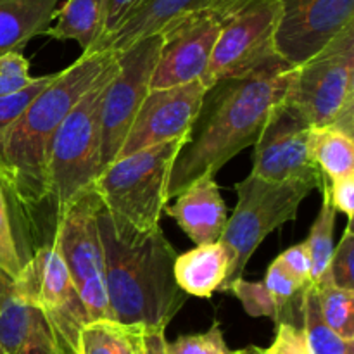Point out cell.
<instances>
[{
    "mask_svg": "<svg viewBox=\"0 0 354 354\" xmlns=\"http://www.w3.org/2000/svg\"><path fill=\"white\" fill-rule=\"evenodd\" d=\"M290 71L263 78L234 80L214 85L216 95L201 109L173 162L168 199L178 196L203 176H214L232 158L251 147L261 135L270 114L286 100Z\"/></svg>",
    "mask_w": 354,
    "mask_h": 354,
    "instance_id": "6da1fadb",
    "label": "cell"
},
{
    "mask_svg": "<svg viewBox=\"0 0 354 354\" xmlns=\"http://www.w3.org/2000/svg\"><path fill=\"white\" fill-rule=\"evenodd\" d=\"M116 57V52H83L71 66L55 73L7 131L0 147V178L28 216L47 201L48 149L59 124Z\"/></svg>",
    "mask_w": 354,
    "mask_h": 354,
    "instance_id": "7a4b0ae2",
    "label": "cell"
},
{
    "mask_svg": "<svg viewBox=\"0 0 354 354\" xmlns=\"http://www.w3.org/2000/svg\"><path fill=\"white\" fill-rule=\"evenodd\" d=\"M97 227L106 263L109 320L123 327L165 330L182 310L187 294L173 275L176 252L162 228L147 235L120 232L102 206Z\"/></svg>",
    "mask_w": 354,
    "mask_h": 354,
    "instance_id": "3957f363",
    "label": "cell"
},
{
    "mask_svg": "<svg viewBox=\"0 0 354 354\" xmlns=\"http://www.w3.org/2000/svg\"><path fill=\"white\" fill-rule=\"evenodd\" d=\"M187 140L189 137L176 138L138 151L100 171L93 192L118 230L147 235L161 228L173 162Z\"/></svg>",
    "mask_w": 354,
    "mask_h": 354,
    "instance_id": "277c9868",
    "label": "cell"
},
{
    "mask_svg": "<svg viewBox=\"0 0 354 354\" xmlns=\"http://www.w3.org/2000/svg\"><path fill=\"white\" fill-rule=\"evenodd\" d=\"M118 71V57L59 124L48 149L47 201L55 220L75 201L92 192L102 161V104Z\"/></svg>",
    "mask_w": 354,
    "mask_h": 354,
    "instance_id": "5b68a950",
    "label": "cell"
},
{
    "mask_svg": "<svg viewBox=\"0 0 354 354\" xmlns=\"http://www.w3.org/2000/svg\"><path fill=\"white\" fill-rule=\"evenodd\" d=\"M221 28L201 78L207 90L223 82L263 78L289 71L275 47L280 0H223Z\"/></svg>",
    "mask_w": 354,
    "mask_h": 354,
    "instance_id": "8992f818",
    "label": "cell"
},
{
    "mask_svg": "<svg viewBox=\"0 0 354 354\" xmlns=\"http://www.w3.org/2000/svg\"><path fill=\"white\" fill-rule=\"evenodd\" d=\"M283 102L311 128L354 133V24L290 71Z\"/></svg>",
    "mask_w": 354,
    "mask_h": 354,
    "instance_id": "52a82bcc",
    "label": "cell"
},
{
    "mask_svg": "<svg viewBox=\"0 0 354 354\" xmlns=\"http://www.w3.org/2000/svg\"><path fill=\"white\" fill-rule=\"evenodd\" d=\"M315 189L306 182H268L254 175L235 183L237 204L218 241L230 258L227 280L220 290L241 279L251 256L273 230L296 220L301 204Z\"/></svg>",
    "mask_w": 354,
    "mask_h": 354,
    "instance_id": "ba28073f",
    "label": "cell"
},
{
    "mask_svg": "<svg viewBox=\"0 0 354 354\" xmlns=\"http://www.w3.org/2000/svg\"><path fill=\"white\" fill-rule=\"evenodd\" d=\"M99 207L100 201L93 190L82 196L55 220L52 239L85 304L90 322L109 320L106 263L97 227Z\"/></svg>",
    "mask_w": 354,
    "mask_h": 354,
    "instance_id": "9c48e42d",
    "label": "cell"
},
{
    "mask_svg": "<svg viewBox=\"0 0 354 354\" xmlns=\"http://www.w3.org/2000/svg\"><path fill=\"white\" fill-rule=\"evenodd\" d=\"M161 50V35L142 38L118 52V71L107 85L102 104L100 171L116 161L124 137L151 92V80Z\"/></svg>",
    "mask_w": 354,
    "mask_h": 354,
    "instance_id": "30bf717a",
    "label": "cell"
},
{
    "mask_svg": "<svg viewBox=\"0 0 354 354\" xmlns=\"http://www.w3.org/2000/svg\"><path fill=\"white\" fill-rule=\"evenodd\" d=\"M19 279L50 330L76 353L80 332L90 324V318L52 242L28 258Z\"/></svg>",
    "mask_w": 354,
    "mask_h": 354,
    "instance_id": "8fae6325",
    "label": "cell"
},
{
    "mask_svg": "<svg viewBox=\"0 0 354 354\" xmlns=\"http://www.w3.org/2000/svg\"><path fill=\"white\" fill-rule=\"evenodd\" d=\"M220 3L176 17L158 33L161 35V50L151 80V90L201 82L220 35Z\"/></svg>",
    "mask_w": 354,
    "mask_h": 354,
    "instance_id": "7c38bea8",
    "label": "cell"
},
{
    "mask_svg": "<svg viewBox=\"0 0 354 354\" xmlns=\"http://www.w3.org/2000/svg\"><path fill=\"white\" fill-rule=\"evenodd\" d=\"M311 127L286 102L270 114L254 144L251 175L268 182H306L322 189L324 175L310 154Z\"/></svg>",
    "mask_w": 354,
    "mask_h": 354,
    "instance_id": "4fadbf2b",
    "label": "cell"
},
{
    "mask_svg": "<svg viewBox=\"0 0 354 354\" xmlns=\"http://www.w3.org/2000/svg\"><path fill=\"white\" fill-rule=\"evenodd\" d=\"M354 24V0H280L275 47L297 68Z\"/></svg>",
    "mask_w": 354,
    "mask_h": 354,
    "instance_id": "5bb4252c",
    "label": "cell"
},
{
    "mask_svg": "<svg viewBox=\"0 0 354 354\" xmlns=\"http://www.w3.org/2000/svg\"><path fill=\"white\" fill-rule=\"evenodd\" d=\"M206 93L207 88L201 82L151 90L142 102L116 159L189 137L203 109Z\"/></svg>",
    "mask_w": 354,
    "mask_h": 354,
    "instance_id": "9a60e30c",
    "label": "cell"
},
{
    "mask_svg": "<svg viewBox=\"0 0 354 354\" xmlns=\"http://www.w3.org/2000/svg\"><path fill=\"white\" fill-rule=\"evenodd\" d=\"M165 213L171 216L196 245L214 244L227 227V204L214 176H203L175 197Z\"/></svg>",
    "mask_w": 354,
    "mask_h": 354,
    "instance_id": "2e32d148",
    "label": "cell"
},
{
    "mask_svg": "<svg viewBox=\"0 0 354 354\" xmlns=\"http://www.w3.org/2000/svg\"><path fill=\"white\" fill-rule=\"evenodd\" d=\"M223 0H144L120 26L104 35L88 52H121L142 38L161 33L176 17L216 7Z\"/></svg>",
    "mask_w": 354,
    "mask_h": 354,
    "instance_id": "e0dca14e",
    "label": "cell"
},
{
    "mask_svg": "<svg viewBox=\"0 0 354 354\" xmlns=\"http://www.w3.org/2000/svg\"><path fill=\"white\" fill-rule=\"evenodd\" d=\"M41 322L19 277L12 279L0 270V353L19 354Z\"/></svg>",
    "mask_w": 354,
    "mask_h": 354,
    "instance_id": "ac0fdd59",
    "label": "cell"
},
{
    "mask_svg": "<svg viewBox=\"0 0 354 354\" xmlns=\"http://www.w3.org/2000/svg\"><path fill=\"white\" fill-rule=\"evenodd\" d=\"M228 266V252L220 242H214L176 256L173 275L178 289L187 296L211 297L227 280Z\"/></svg>",
    "mask_w": 354,
    "mask_h": 354,
    "instance_id": "d6986e66",
    "label": "cell"
},
{
    "mask_svg": "<svg viewBox=\"0 0 354 354\" xmlns=\"http://www.w3.org/2000/svg\"><path fill=\"white\" fill-rule=\"evenodd\" d=\"M61 0H0V55L21 52L31 38L44 35Z\"/></svg>",
    "mask_w": 354,
    "mask_h": 354,
    "instance_id": "ffe728a7",
    "label": "cell"
},
{
    "mask_svg": "<svg viewBox=\"0 0 354 354\" xmlns=\"http://www.w3.org/2000/svg\"><path fill=\"white\" fill-rule=\"evenodd\" d=\"M107 2L109 0H66L55 10L54 24L44 31L54 40H75L83 52H88L107 28Z\"/></svg>",
    "mask_w": 354,
    "mask_h": 354,
    "instance_id": "44dd1931",
    "label": "cell"
},
{
    "mask_svg": "<svg viewBox=\"0 0 354 354\" xmlns=\"http://www.w3.org/2000/svg\"><path fill=\"white\" fill-rule=\"evenodd\" d=\"M310 154L325 180L354 175L353 135L335 127L311 128Z\"/></svg>",
    "mask_w": 354,
    "mask_h": 354,
    "instance_id": "7402d4cb",
    "label": "cell"
},
{
    "mask_svg": "<svg viewBox=\"0 0 354 354\" xmlns=\"http://www.w3.org/2000/svg\"><path fill=\"white\" fill-rule=\"evenodd\" d=\"M220 292L234 294L239 301L242 303V308L245 313L252 318L268 317L272 318L275 324H297V318H301V306H294V304H287L283 301L277 299L272 292L265 287L263 282H249V280L235 279L232 280L228 286H225ZM303 322V320H301Z\"/></svg>",
    "mask_w": 354,
    "mask_h": 354,
    "instance_id": "603a6c76",
    "label": "cell"
},
{
    "mask_svg": "<svg viewBox=\"0 0 354 354\" xmlns=\"http://www.w3.org/2000/svg\"><path fill=\"white\" fill-rule=\"evenodd\" d=\"M315 292L325 325L344 341H354V290L335 286L327 272L315 283Z\"/></svg>",
    "mask_w": 354,
    "mask_h": 354,
    "instance_id": "cb8c5ba5",
    "label": "cell"
},
{
    "mask_svg": "<svg viewBox=\"0 0 354 354\" xmlns=\"http://www.w3.org/2000/svg\"><path fill=\"white\" fill-rule=\"evenodd\" d=\"M335 213L328 196L327 180L322 185V207L317 214L310 235L304 241L311 258V280L313 286L328 272L332 254H334V232H335Z\"/></svg>",
    "mask_w": 354,
    "mask_h": 354,
    "instance_id": "d4e9b609",
    "label": "cell"
},
{
    "mask_svg": "<svg viewBox=\"0 0 354 354\" xmlns=\"http://www.w3.org/2000/svg\"><path fill=\"white\" fill-rule=\"evenodd\" d=\"M301 320L310 342L311 354H354V341L341 339L322 320L315 286L308 287L303 294Z\"/></svg>",
    "mask_w": 354,
    "mask_h": 354,
    "instance_id": "484cf974",
    "label": "cell"
},
{
    "mask_svg": "<svg viewBox=\"0 0 354 354\" xmlns=\"http://www.w3.org/2000/svg\"><path fill=\"white\" fill-rule=\"evenodd\" d=\"M76 354H137L128 327L111 320L90 322L80 332Z\"/></svg>",
    "mask_w": 354,
    "mask_h": 354,
    "instance_id": "4316f807",
    "label": "cell"
},
{
    "mask_svg": "<svg viewBox=\"0 0 354 354\" xmlns=\"http://www.w3.org/2000/svg\"><path fill=\"white\" fill-rule=\"evenodd\" d=\"M28 259L21 252L9 207V194L0 178V270L17 279Z\"/></svg>",
    "mask_w": 354,
    "mask_h": 354,
    "instance_id": "83f0119b",
    "label": "cell"
},
{
    "mask_svg": "<svg viewBox=\"0 0 354 354\" xmlns=\"http://www.w3.org/2000/svg\"><path fill=\"white\" fill-rule=\"evenodd\" d=\"M54 75H45L35 78V82L30 86H26L21 92L14 93V95L0 97V147H2V142L6 138L7 131L14 127L17 120L23 116V113L26 111V107L30 106L31 100L48 85V83L54 80Z\"/></svg>",
    "mask_w": 354,
    "mask_h": 354,
    "instance_id": "f1b7e54d",
    "label": "cell"
},
{
    "mask_svg": "<svg viewBox=\"0 0 354 354\" xmlns=\"http://www.w3.org/2000/svg\"><path fill=\"white\" fill-rule=\"evenodd\" d=\"M166 354H232L223 339L220 324L214 322L203 334L182 335L166 342Z\"/></svg>",
    "mask_w": 354,
    "mask_h": 354,
    "instance_id": "f546056e",
    "label": "cell"
},
{
    "mask_svg": "<svg viewBox=\"0 0 354 354\" xmlns=\"http://www.w3.org/2000/svg\"><path fill=\"white\" fill-rule=\"evenodd\" d=\"M35 82L30 76V62L21 52L0 55V97L14 95Z\"/></svg>",
    "mask_w": 354,
    "mask_h": 354,
    "instance_id": "4dcf8cb0",
    "label": "cell"
},
{
    "mask_svg": "<svg viewBox=\"0 0 354 354\" xmlns=\"http://www.w3.org/2000/svg\"><path fill=\"white\" fill-rule=\"evenodd\" d=\"M328 273L341 289L354 290V234L353 223H348L337 248H334Z\"/></svg>",
    "mask_w": 354,
    "mask_h": 354,
    "instance_id": "1f68e13d",
    "label": "cell"
},
{
    "mask_svg": "<svg viewBox=\"0 0 354 354\" xmlns=\"http://www.w3.org/2000/svg\"><path fill=\"white\" fill-rule=\"evenodd\" d=\"M261 354H311L303 325L277 324L275 339L268 348L261 349Z\"/></svg>",
    "mask_w": 354,
    "mask_h": 354,
    "instance_id": "d6a6232c",
    "label": "cell"
},
{
    "mask_svg": "<svg viewBox=\"0 0 354 354\" xmlns=\"http://www.w3.org/2000/svg\"><path fill=\"white\" fill-rule=\"evenodd\" d=\"M19 354H76L66 344L64 341L57 337L54 332L50 330V327L47 325V322H41L38 324V327L31 332L30 339L26 341V344L23 346Z\"/></svg>",
    "mask_w": 354,
    "mask_h": 354,
    "instance_id": "836d02e7",
    "label": "cell"
},
{
    "mask_svg": "<svg viewBox=\"0 0 354 354\" xmlns=\"http://www.w3.org/2000/svg\"><path fill=\"white\" fill-rule=\"evenodd\" d=\"M328 196L335 213H342L348 218V223H353L354 218V175L342 176V178L328 180Z\"/></svg>",
    "mask_w": 354,
    "mask_h": 354,
    "instance_id": "e575fe53",
    "label": "cell"
},
{
    "mask_svg": "<svg viewBox=\"0 0 354 354\" xmlns=\"http://www.w3.org/2000/svg\"><path fill=\"white\" fill-rule=\"evenodd\" d=\"M279 258L282 259L286 268L289 270L297 280L308 283V286H313V280H311V258L304 242L289 248L287 251H283Z\"/></svg>",
    "mask_w": 354,
    "mask_h": 354,
    "instance_id": "d590c367",
    "label": "cell"
},
{
    "mask_svg": "<svg viewBox=\"0 0 354 354\" xmlns=\"http://www.w3.org/2000/svg\"><path fill=\"white\" fill-rule=\"evenodd\" d=\"M133 337L137 354H166L165 330H149L140 327H128Z\"/></svg>",
    "mask_w": 354,
    "mask_h": 354,
    "instance_id": "8d00e7d4",
    "label": "cell"
},
{
    "mask_svg": "<svg viewBox=\"0 0 354 354\" xmlns=\"http://www.w3.org/2000/svg\"><path fill=\"white\" fill-rule=\"evenodd\" d=\"M144 0H109L107 2V28L106 35L116 30Z\"/></svg>",
    "mask_w": 354,
    "mask_h": 354,
    "instance_id": "74e56055",
    "label": "cell"
},
{
    "mask_svg": "<svg viewBox=\"0 0 354 354\" xmlns=\"http://www.w3.org/2000/svg\"><path fill=\"white\" fill-rule=\"evenodd\" d=\"M232 354H261V348H256V346H249V348H245V349L232 351Z\"/></svg>",
    "mask_w": 354,
    "mask_h": 354,
    "instance_id": "f35d334b",
    "label": "cell"
},
{
    "mask_svg": "<svg viewBox=\"0 0 354 354\" xmlns=\"http://www.w3.org/2000/svg\"><path fill=\"white\" fill-rule=\"evenodd\" d=\"M0 354H2V353H0Z\"/></svg>",
    "mask_w": 354,
    "mask_h": 354,
    "instance_id": "ab89813d",
    "label": "cell"
}]
</instances>
